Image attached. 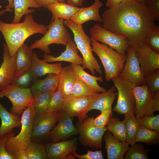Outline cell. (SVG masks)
Wrapping results in <instances>:
<instances>
[{"mask_svg": "<svg viewBox=\"0 0 159 159\" xmlns=\"http://www.w3.org/2000/svg\"><path fill=\"white\" fill-rule=\"evenodd\" d=\"M102 17L103 28L124 36L134 48L145 42L156 25L146 6L137 0H126L109 7Z\"/></svg>", "mask_w": 159, "mask_h": 159, "instance_id": "cell-1", "label": "cell"}, {"mask_svg": "<svg viewBox=\"0 0 159 159\" xmlns=\"http://www.w3.org/2000/svg\"><path fill=\"white\" fill-rule=\"evenodd\" d=\"M25 15L24 21L21 23H8L0 19V32L12 56L29 37L37 33L44 35L48 29L47 26L35 21L32 14Z\"/></svg>", "mask_w": 159, "mask_h": 159, "instance_id": "cell-2", "label": "cell"}, {"mask_svg": "<svg viewBox=\"0 0 159 159\" xmlns=\"http://www.w3.org/2000/svg\"><path fill=\"white\" fill-rule=\"evenodd\" d=\"M64 24L73 34L74 41L82 56V67L89 69L93 75L96 72L101 75V66L92 53L91 38L85 33L82 25L77 24L70 19L64 20Z\"/></svg>", "mask_w": 159, "mask_h": 159, "instance_id": "cell-3", "label": "cell"}, {"mask_svg": "<svg viewBox=\"0 0 159 159\" xmlns=\"http://www.w3.org/2000/svg\"><path fill=\"white\" fill-rule=\"evenodd\" d=\"M92 51L97 54L104 67L105 80L110 81L121 72L126 55L120 53L107 45L91 38Z\"/></svg>", "mask_w": 159, "mask_h": 159, "instance_id": "cell-4", "label": "cell"}, {"mask_svg": "<svg viewBox=\"0 0 159 159\" xmlns=\"http://www.w3.org/2000/svg\"><path fill=\"white\" fill-rule=\"evenodd\" d=\"M35 111L33 104L26 107L21 117V129L16 135L10 137L7 141L5 148L10 154L14 155L19 150H25L31 141Z\"/></svg>", "mask_w": 159, "mask_h": 159, "instance_id": "cell-5", "label": "cell"}, {"mask_svg": "<svg viewBox=\"0 0 159 159\" xmlns=\"http://www.w3.org/2000/svg\"><path fill=\"white\" fill-rule=\"evenodd\" d=\"M64 20L57 19L51 21L47 26L48 29L44 36L36 40L29 47L32 49L37 48L49 54V46L52 44L65 46L72 40L71 37L64 26Z\"/></svg>", "mask_w": 159, "mask_h": 159, "instance_id": "cell-6", "label": "cell"}, {"mask_svg": "<svg viewBox=\"0 0 159 159\" xmlns=\"http://www.w3.org/2000/svg\"><path fill=\"white\" fill-rule=\"evenodd\" d=\"M117 90L116 105L112 110L124 115L135 113V103L133 92L134 85L119 75L112 79Z\"/></svg>", "mask_w": 159, "mask_h": 159, "instance_id": "cell-7", "label": "cell"}, {"mask_svg": "<svg viewBox=\"0 0 159 159\" xmlns=\"http://www.w3.org/2000/svg\"><path fill=\"white\" fill-rule=\"evenodd\" d=\"M4 97L11 103V112L20 115L26 107L33 104L34 100L30 88H21L13 84L0 87V97Z\"/></svg>", "mask_w": 159, "mask_h": 159, "instance_id": "cell-8", "label": "cell"}, {"mask_svg": "<svg viewBox=\"0 0 159 159\" xmlns=\"http://www.w3.org/2000/svg\"><path fill=\"white\" fill-rule=\"evenodd\" d=\"M93 118L88 116L86 117L82 122L77 123L76 128L79 139L84 146L98 149L102 147V138L107 129L106 127L100 128L95 126Z\"/></svg>", "mask_w": 159, "mask_h": 159, "instance_id": "cell-9", "label": "cell"}, {"mask_svg": "<svg viewBox=\"0 0 159 159\" xmlns=\"http://www.w3.org/2000/svg\"><path fill=\"white\" fill-rule=\"evenodd\" d=\"M91 38L107 45L117 52L126 54L130 46L124 36L108 30L96 23L90 30Z\"/></svg>", "mask_w": 159, "mask_h": 159, "instance_id": "cell-10", "label": "cell"}, {"mask_svg": "<svg viewBox=\"0 0 159 159\" xmlns=\"http://www.w3.org/2000/svg\"><path fill=\"white\" fill-rule=\"evenodd\" d=\"M63 112L61 110L49 114L35 116L31 138L32 141L42 142L47 140Z\"/></svg>", "mask_w": 159, "mask_h": 159, "instance_id": "cell-11", "label": "cell"}, {"mask_svg": "<svg viewBox=\"0 0 159 159\" xmlns=\"http://www.w3.org/2000/svg\"><path fill=\"white\" fill-rule=\"evenodd\" d=\"M126 55L124 67L119 76L135 86H141L145 84V77L141 70L135 48L130 46Z\"/></svg>", "mask_w": 159, "mask_h": 159, "instance_id": "cell-12", "label": "cell"}, {"mask_svg": "<svg viewBox=\"0 0 159 159\" xmlns=\"http://www.w3.org/2000/svg\"><path fill=\"white\" fill-rule=\"evenodd\" d=\"M141 72L145 77L159 69V54L145 42L135 48Z\"/></svg>", "mask_w": 159, "mask_h": 159, "instance_id": "cell-13", "label": "cell"}, {"mask_svg": "<svg viewBox=\"0 0 159 159\" xmlns=\"http://www.w3.org/2000/svg\"><path fill=\"white\" fill-rule=\"evenodd\" d=\"M73 118L63 111L57 125L51 131L47 140L49 143L65 140L70 137L78 134L73 122Z\"/></svg>", "mask_w": 159, "mask_h": 159, "instance_id": "cell-14", "label": "cell"}, {"mask_svg": "<svg viewBox=\"0 0 159 159\" xmlns=\"http://www.w3.org/2000/svg\"><path fill=\"white\" fill-rule=\"evenodd\" d=\"M133 92L135 103V116L139 119L146 115H154L152 112L153 94L150 93L147 85H134Z\"/></svg>", "mask_w": 159, "mask_h": 159, "instance_id": "cell-15", "label": "cell"}, {"mask_svg": "<svg viewBox=\"0 0 159 159\" xmlns=\"http://www.w3.org/2000/svg\"><path fill=\"white\" fill-rule=\"evenodd\" d=\"M93 96L65 99L63 102L62 110L72 117H77L79 122H82L88 116L87 114Z\"/></svg>", "mask_w": 159, "mask_h": 159, "instance_id": "cell-16", "label": "cell"}, {"mask_svg": "<svg viewBox=\"0 0 159 159\" xmlns=\"http://www.w3.org/2000/svg\"><path fill=\"white\" fill-rule=\"evenodd\" d=\"M78 138H74L45 145L46 151L49 159H75L71 153L77 148Z\"/></svg>", "mask_w": 159, "mask_h": 159, "instance_id": "cell-17", "label": "cell"}, {"mask_svg": "<svg viewBox=\"0 0 159 159\" xmlns=\"http://www.w3.org/2000/svg\"><path fill=\"white\" fill-rule=\"evenodd\" d=\"M3 47V60L0 67V87L13 84L16 75L15 55H10L6 43Z\"/></svg>", "mask_w": 159, "mask_h": 159, "instance_id": "cell-18", "label": "cell"}, {"mask_svg": "<svg viewBox=\"0 0 159 159\" xmlns=\"http://www.w3.org/2000/svg\"><path fill=\"white\" fill-rule=\"evenodd\" d=\"M105 143L107 159H124V156L130 147L126 141H120L116 139L109 130H107L103 137Z\"/></svg>", "mask_w": 159, "mask_h": 159, "instance_id": "cell-19", "label": "cell"}, {"mask_svg": "<svg viewBox=\"0 0 159 159\" xmlns=\"http://www.w3.org/2000/svg\"><path fill=\"white\" fill-rule=\"evenodd\" d=\"M102 5L103 3L100 0H95L90 6L80 8L70 20L80 25L91 20L102 22V19L99 14V9Z\"/></svg>", "mask_w": 159, "mask_h": 159, "instance_id": "cell-20", "label": "cell"}, {"mask_svg": "<svg viewBox=\"0 0 159 159\" xmlns=\"http://www.w3.org/2000/svg\"><path fill=\"white\" fill-rule=\"evenodd\" d=\"M66 46V49L59 56L55 57L53 55L45 53L43 60L48 62L58 61L68 62L71 63L82 65L83 59L78 54V49L74 41L72 40Z\"/></svg>", "mask_w": 159, "mask_h": 159, "instance_id": "cell-21", "label": "cell"}, {"mask_svg": "<svg viewBox=\"0 0 159 159\" xmlns=\"http://www.w3.org/2000/svg\"><path fill=\"white\" fill-rule=\"evenodd\" d=\"M63 67L61 63H48L43 60L40 59L36 53H33L30 69L35 79L38 77L51 73L55 74L59 76Z\"/></svg>", "mask_w": 159, "mask_h": 159, "instance_id": "cell-22", "label": "cell"}, {"mask_svg": "<svg viewBox=\"0 0 159 159\" xmlns=\"http://www.w3.org/2000/svg\"><path fill=\"white\" fill-rule=\"evenodd\" d=\"M116 89L114 86H112L106 91L94 96L88 112L93 110H98L101 112L106 110L112 109V104L117 96Z\"/></svg>", "mask_w": 159, "mask_h": 159, "instance_id": "cell-23", "label": "cell"}, {"mask_svg": "<svg viewBox=\"0 0 159 159\" xmlns=\"http://www.w3.org/2000/svg\"><path fill=\"white\" fill-rule=\"evenodd\" d=\"M33 49L24 43L17 50L15 54L16 77L31 68Z\"/></svg>", "mask_w": 159, "mask_h": 159, "instance_id": "cell-24", "label": "cell"}, {"mask_svg": "<svg viewBox=\"0 0 159 159\" xmlns=\"http://www.w3.org/2000/svg\"><path fill=\"white\" fill-rule=\"evenodd\" d=\"M59 76L60 80L57 88L64 99L69 98L76 79L71 65L63 67Z\"/></svg>", "mask_w": 159, "mask_h": 159, "instance_id": "cell-25", "label": "cell"}, {"mask_svg": "<svg viewBox=\"0 0 159 159\" xmlns=\"http://www.w3.org/2000/svg\"><path fill=\"white\" fill-rule=\"evenodd\" d=\"M46 8L52 13V21L57 19L64 20L70 19L80 8L69 5L67 3L55 2L48 5Z\"/></svg>", "mask_w": 159, "mask_h": 159, "instance_id": "cell-26", "label": "cell"}, {"mask_svg": "<svg viewBox=\"0 0 159 159\" xmlns=\"http://www.w3.org/2000/svg\"><path fill=\"white\" fill-rule=\"evenodd\" d=\"M0 136L12 131L15 128L21 126V117L19 115L9 112L0 101Z\"/></svg>", "mask_w": 159, "mask_h": 159, "instance_id": "cell-27", "label": "cell"}, {"mask_svg": "<svg viewBox=\"0 0 159 159\" xmlns=\"http://www.w3.org/2000/svg\"><path fill=\"white\" fill-rule=\"evenodd\" d=\"M59 80V75L53 73L48 74L45 78L33 83L30 88L31 92L34 95L57 87Z\"/></svg>", "mask_w": 159, "mask_h": 159, "instance_id": "cell-28", "label": "cell"}, {"mask_svg": "<svg viewBox=\"0 0 159 159\" xmlns=\"http://www.w3.org/2000/svg\"><path fill=\"white\" fill-rule=\"evenodd\" d=\"M13 6L14 15L11 23L13 24L20 22L24 15L31 14L35 11V9H29V8L41 7L35 0H14Z\"/></svg>", "mask_w": 159, "mask_h": 159, "instance_id": "cell-29", "label": "cell"}, {"mask_svg": "<svg viewBox=\"0 0 159 159\" xmlns=\"http://www.w3.org/2000/svg\"><path fill=\"white\" fill-rule=\"evenodd\" d=\"M71 65L77 78L93 87L99 93L107 91L105 88L100 86L97 82L98 81L100 82H103L104 80L101 76L96 77L89 74L80 65L71 63Z\"/></svg>", "mask_w": 159, "mask_h": 159, "instance_id": "cell-30", "label": "cell"}, {"mask_svg": "<svg viewBox=\"0 0 159 159\" xmlns=\"http://www.w3.org/2000/svg\"><path fill=\"white\" fill-rule=\"evenodd\" d=\"M123 120L125 125L126 136V142L131 145L136 142L135 138L137 132L141 126L139 119L137 118L133 114H127L125 115Z\"/></svg>", "mask_w": 159, "mask_h": 159, "instance_id": "cell-31", "label": "cell"}, {"mask_svg": "<svg viewBox=\"0 0 159 159\" xmlns=\"http://www.w3.org/2000/svg\"><path fill=\"white\" fill-rule=\"evenodd\" d=\"M57 87L48 91L33 95L34 101L33 103L35 111V116L40 115L47 108L52 96Z\"/></svg>", "mask_w": 159, "mask_h": 159, "instance_id": "cell-32", "label": "cell"}, {"mask_svg": "<svg viewBox=\"0 0 159 159\" xmlns=\"http://www.w3.org/2000/svg\"><path fill=\"white\" fill-rule=\"evenodd\" d=\"M106 127L107 130L110 131L117 140L120 141L126 142L125 125L123 121H120V118L110 117Z\"/></svg>", "mask_w": 159, "mask_h": 159, "instance_id": "cell-33", "label": "cell"}, {"mask_svg": "<svg viewBox=\"0 0 159 159\" xmlns=\"http://www.w3.org/2000/svg\"><path fill=\"white\" fill-rule=\"evenodd\" d=\"M136 142H141L148 145L159 144V132L142 126L139 128L135 138Z\"/></svg>", "mask_w": 159, "mask_h": 159, "instance_id": "cell-34", "label": "cell"}, {"mask_svg": "<svg viewBox=\"0 0 159 159\" xmlns=\"http://www.w3.org/2000/svg\"><path fill=\"white\" fill-rule=\"evenodd\" d=\"M98 93L93 87L76 77L70 97H92Z\"/></svg>", "mask_w": 159, "mask_h": 159, "instance_id": "cell-35", "label": "cell"}, {"mask_svg": "<svg viewBox=\"0 0 159 159\" xmlns=\"http://www.w3.org/2000/svg\"><path fill=\"white\" fill-rule=\"evenodd\" d=\"M24 150L29 159H49L45 145L42 142L31 141Z\"/></svg>", "mask_w": 159, "mask_h": 159, "instance_id": "cell-36", "label": "cell"}, {"mask_svg": "<svg viewBox=\"0 0 159 159\" xmlns=\"http://www.w3.org/2000/svg\"><path fill=\"white\" fill-rule=\"evenodd\" d=\"M150 151L145 149L142 144L135 143L130 147L124 158L125 159H148V154Z\"/></svg>", "mask_w": 159, "mask_h": 159, "instance_id": "cell-37", "label": "cell"}, {"mask_svg": "<svg viewBox=\"0 0 159 159\" xmlns=\"http://www.w3.org/2000/svg\"><path fill=\"white\" fill-rule=\"evenodd\" d=\"M64 99L61 93L57 88L52 96L47 108L42 114H49L62 110V104Z\"/></svg>", "mask_w": 159, "mask_h": 159, "instance_id": "cell-38", "label": "cell"}, {"mask_svg": "<svg viewBox=\"0 0 159 159\" xmlns=\"http://www.w3.org/2000/svg\"><path fill=\"white\" fill-rule=\"evenodd\" d=\"M35 79L30 68L23 72L16 77L13 84L22 88H28L31 86L32 82Z\"/></svg>", "mask_w": 159, "mask_h": 159, "instance_id": "cell-39", "label": "cell"}, {"mask_svg": "<svg viewBox=\"0 0 159 159\" xmlns=\"http://www.w3.org/2000/svg\"><path fill=\"white\" fill-rule=\"evenodd\" d=\"M141 126L159 132V114L156 115H146L139 119Z\"/></svg>", "mask_w": 159, "mask_h": 159, "instance_id": "cell-40", "label": "cell"}, {"mask_svg": "<svg viewBox=\"0 0 159 159\" xmlns=\"http://www.w3.org/2000/svg\"><path fill=\"white\" fill-rule=\"evenodd\" d=\"M145 84L152 94L159 90V69L145 77Z\"/></svg>", "mask_w": 159, "mask_h": 159, "instance_id": "cell-41", "label": "cell"}, {"mask_svg": "<svg viewBox=\"0 0 159 159\" xmlns=\"http://www.w3.org/2000/svg\"><path fill=\"white\" fill-rule=\"evenodd\" d=\"M145 42L153 51L159 54V25L155 26L152 33L145 40Z\"/></svg>", "mask_w": 159, "mask_h": 159, "instance_id": "cell-42", "label": "cell"}, {"mask_svg": "<svg viewBox=\"0 0 159 159\" xmlns=\"http://www.w3.org/2000/svg\"><path fill=\"white\" fill-rule=\"evenodd\" d=\"M15 135L12 131L0 136V159H14V156L6 150L5 145L8 140Z\"/></svg>", "mask_w": 159, "mask_h": 159, "instance_id": "cell-43", "label": "cell"}, {"mask_svg": "<svg viewBox=\"0 0 159 159\" xmlns=\"http://www.w3.org/2000/svg\"><path fill=\"white\" fill-rule=\"evenodd\" d=\"M112 109L105 110L95 118H93L94 125L97 127L102 128L105 127L110 117H112Z\"/></svg>", "mask_w": 159, "mask_h": 159, "instance_id": "cell-44", "label": "cell"}, {"mask_svg": "<svg viewBox=\"0 0 159 159\" xmlns=\"http://www.w3.org/2000/svg\"><path fill=\"white\" fill-rule=\"evenodd\" d=\"M73 156L75 158L79 159H103L102 150H100L93 151L88 150L86 153L84 155H79L77 153L76 151L72 153Z\"/></svg>", "mask_w": 159, "mask_h": 159, "instance_id": "cell-45", "label": "cell"}, {"mask_svg": "<svg viewBox=\"0 0 159 159\" xmlns=\"http://www.w3.org/2000/svg\"><path fill=\"white\" fill-rule=\"evenodd\" d=\"M154 21H159V0H150L146 5Z\"/></svg>", "mask_w": 159, "mask_h": 159, "instance_id": "cell-46", "label": "cell"}, {"mask_svg": "<svg viewBox=\"0 0 159 159\" xmlns=\"http://www.w3.org/2000/svg\"><path fill=\"white\" fill-rule=\"evenodd\" d=\"M155 111H159V90L154 93L153 95L152 112L154 113Z\"/></svg>", "mask_w": 159, "mask_h": 159, "instance_id": "cell-47", "label": "cell"}, {"mask_svg": "<svg viewBox=\"0 0 159 159\" xmlns=\"http://www.w3.org/2000/svg\"><path fill=\"white\" fill-rule=\"evenodd\" d=\"M38 4L41 7L46 8L47 6L55 2L66 3L67 0H35Z\"/></svg>", "mask_w": 159, "mask_h": 159, "instance_id": "cell-48", "label": "cell"}, {"mask_svg": "<svg viewBox=\"0 0 159 159\" xmlns=\"http://www.w3.org/2000/svg\"><path fill=\"white\" fill-rule=\"evenodd\" d=\"M86 0H67V4L76 7H79L82 5L84 2Z\"/></svg>", "mask_w": 159, "mask_h": 159, "instance_id": "cell-49", "label": "cell"}, {"mask_svg": "<svg viewBox=\"0 0 159 159\" xmlns=\"http://www.w3.org/2000/svg\"><path fill=\"white\" fill-rule=\"evenodd\" d=\"M14 156V159H29L24 150H19Z\"/></svg>", "mask_w": 159, "mask_h": 159, "instance_id": "cell-50", "label": "cell"}, {"mask_svg": "<svg viewBox=\"0 0 159 159\" xmlns=\"http://www.w3.org/2000/svg\"><path fill=\"white\" fill-rule=\"evenodd\" d=\"M122 1V0H107L106 5L109 8L118 5Z\"/></svg>", "mask_w": 159, "mask_h": 159, "instance_id": "cell-51", "label": "cell"}, {"mask_svg": "<svg viewBox=\"0 0 159 159\" xmlns=\"http://www.w3.org/2000/svg\"><path fill=\"white\" fill-rule=\"evenodd\" d=\"M9 3L8 5L6 6L5 9H10L12 10L14 8L13 1L14 0H8Z\"/></svg>", "mask_w": 159, "mask_h": 159, "instance_id": "cell-52", "label": "cell"}, {"mask_svg": "<svg viewBox=\"0 0 159 159\" xmlns=\"http://www.w3.org/2000/svg\"><path fill=\"white\" fill-rule=\"evenodd\" d=\"M12 10L10 9H5L0 11V16L4 14L6 12L12 11Z\"/></svg>", "mask_w": 159, "mask_h": 159, "instance_id": "cell-53", "label": "cell"}, {"mask_svg": "<svg viewBox=\"0 0 159 159\" xmlns=\"http://www.w3.org/2000/svg\"><path fill=\"white\" fill-rule=\"evenodd\" d=\"M140 2H141L143 4L145 5L146 6L147 4L149 2L150 0H137Z\"/></svg>", "mask_w": 159, "mask_h": 159, "instance_id": "cell-54", "label": "cell"}, {"mask_svg": "<svg viewBox=\"0 0 159 159\" xmlns=\"http://www.w3.org/2000/svg\"><path fill=\"white\" fill-rule=\"evenodd\" d=\"M125 0H122V1H125Z\"/></svg>", "mask_w": 159, "mask_h": 159, "instance_id": "cell-55", "label": "cell"}]
</instances>
